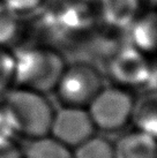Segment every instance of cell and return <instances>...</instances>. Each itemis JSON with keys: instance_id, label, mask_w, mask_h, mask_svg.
Listing matches in <instances>:
<instances>
[{"instance_id": "cell-8", "label": "cell", "mask_w": 157, "mask_h": 158, "mask_svg": "<svg viewBox=\"0 0 157 158\" xmlns=\"http://www.w3.org/2000/svg\"><path fill=\"white\" fill-rule=\"evenodd\" d=\"M141 0H97L96 14L108 28L126 30L140 16Z\"/></svg>"}, {"instance_id": "cell-5", "label": "cell", "mask_w": 157, "mask_h": 158, "mask_svg": "<svg viewBox=\"0 0 157 158\" xmlns=\"http://www.w3.org/2000/svg\"><path fill=\"white\" fill-rule=\"evenodd\" d=\"M108 73L114 85L129 90L148 83L154 69L148 56L128 44L111 54Z\"/></svg>"}, {"instance_id": "cell-6", "label": "cell", "mask_w": 157, "mask_h": 158, "mask_svg": "<svg viewBox=\"0 0 157 158\" xmlns=\"http://www.w3.org/2000/svg\"><path fill=\"white\" fill-rule=\"evenodd\" d=\"M96 131L87 107L61 105L54 111L49 135L74 149L95 135Z\"/></svg>"}, {"instance_id": "cell-15", "label": "cell", "mask_w": 157, "mask_h": 158, "mask_svg": "<svg viewBox=\"0 0 157 158\" xmlns=\"http://www.w3.org/2000/svg\"><path fill=\"white\" fill-rule=\"evenodd\" d=\"M15 84V57L9 48L0 46V95Z\"/></svg>"}, {"instance_id": "cell-17", "label": "cell", "mask_w": 157, "mask_h": 158, "mask_svg": "<svg viewBox=\"0 0 157 158\" xmlns=\"http://www.w3.org/2000/svg\"><path fill=\"white\" fill-rule=\"evenodd\" d=\"M18 134L14 123L2 104H0V143L6 141L16 140Z\"/></svg>"}, {"instance_id": "cell-14", "label": "cell", "mask_w": 157, "mask_h": 158, "mask_svg": "<svg viewBox=\"0 0 157 158\" xmlns=\"http://www.w3.org/2000/svg\"><path fill=\"white\" fill-rule=\"evenodd\" d=\"M21 18L0 1V46L9 48L19 40L23 28Z\"/></svg>"}, {"instance_id": "cell-18", "label": "cell", "mask_w": 157, "mask_h": 158, "mask_svg": "<svg viewBox=\"0 0 157 158\" xmlns=\"http://www.w3.org/2000/svg\"><path fill=\"white\" fill-rule=\"evenodd\" d=\"M0 158H24L23 148H21L16 140L6 141L0 143Z\"/></svg>"}, {"instance_id": "cell-3", "label": "cell", "mask_w": 157, "mask_h": 158, "mask_svg": "<svg viewBox=\"0 0 157 158\" xmlns=\"http://www.w3.org/2000/svg\"><path fill=\"white\" fill-rule=\"evenodd\" d=\"M104 85V77L96 66L76 61L66 65L53 91L61 105L87 107Z\"/></svg>"}, {"instance_id": "cell-9", "label": "cell", "mask_w": 157, "mask_h": 158, "mask_svg": "<svg viewBox=\"0 0 157 158\" xmlns=\"http://www.w3.org/2000/svg\"><path fill=\"white\" fill-rule=\"evenodd\" d=\"M113 150L114 158H157V139L134 128L118 137Z\"/></svg>"}, {"instance_id": "cell-11", "label": "cell", "mask_w": 157, "mask_h": 158, "mask_svg": "<svg viewBox=\"0 0 157 158\" xmlns=\"http://www.w3.org/2000/svg\"><path fill=\"white\" fill-rule=\"evenodd\" d=\"M131 123L134 128L157 139V88L134 97Z\"/></svg>"}, {"instance_id": "cell-2", "label": "cell", "mask_w": 157, "mask_h": 158, "mask_svg": "<svg viewBox=\"0 0 157 158\" xmlns=\"http://www.w3.org/2000/svg\"><path fill=\"white\" fill-rule=\"evenodd\" d=\"M1 104L8 112L18 136L32 140L49 135L56 109L46 94L16 85L5 92Z\"/></svg>"}, {"instance_id": "cell-19", "label": "cell", "mask_w": 157, "mask_h": 158, "mask_svg": "<svg viewBox=\"0 0 157 158\" xmlns=\"http://www.w3.org/2000/svg\"><path fill=\"white\" fill-rule=\"evenodd\" d=\"M149 1H150V2H153L154 5H156L157 6V0H149Z\"/></svg>"}, {"instance_id": "cell-1", "label": "cell", "mask_w": 157, "mask_h": 158, "mask_svg": "<svg viewBox=\"0 0 157 158\" xmlns=\"http://www.w3.org/2000/svg\"><path fill=\"white\" fill-rule=\"evenodd\" d=\"M15 84L18 87L49 94L54 90L66 62L53 46L31 45L14 51Z\"/></svg>"}, {"instance_id": "cell-7", "label": "cell", "mask_w": 157, "mask_h": 158, "mask_svg": "<svg viewBox=\"0 0 157 158\" xmlns=\"http://www.w3.org/2000/svg\"><path fill=\"white\" fill-rule=\"evenodd\" d=\"M96 9L89 7L84 0H66L48 14L49 30L57 36L74 37L91 28Z\"/></svg>"}, {"instance_id": "cell-12", "label": "cell", "mask_w": 157, "mask_h": 158, "mask_svg": "<svg viewBox=\"0 0 157 158\" xmlns=\"http://www.w3.org/2000/svg\"><path fill=\"white\" fill-rule=\"evenodd\" d=\"M23 155L24 158H73L72 149L51 135L29 140Z\"/></svg>"}, {"instance_id": "cell-4", "label": "cell", "mask_w": 157, "mask_h": 158, "mask_svg": "<svg viewBox=\"0 0 157 158\" xmlns=\"http://www.w3.org/2000/svg\"><path fill=\"white\" fill-rule=\"evenodd\" d=\"M134 96L128 89L118 85L103 87L87 106L96 129L114 133L122 131L132 121Z\"/></svg>"}, {"instance_id": "cell-13", "label": "cell", "mask_w": 157, "mask_h": 158, "mask_svg": "<svg viewBox=\"0 0 157 158\" xmlns=\"http://www.w3.org/2000/svg\"><path fill=\"white\" fill-rule=\"evenodd\" d=\"M72 152L73 158H114L113 142L95 134L72 149Z\"/></svg>"}, {"instance_id": "cell-10", "label": "cell", "mask_w": 157, "mask_h": 158, "mask_svg": "<svg viewBox=\"0 0 157 158\" xmlns=\"http://www.w3.org/2000/svg\"><path fill=\"white\" fill-rule=\"evenodd\" d=\"M129 45L147 56L157 54V9L140 16L127 28Z\"/></svg>"}, {"instance_id": "cell-16", "label": "cell", "mask_w": 157, "mask_h": 158, "mask_svg": "<svg viewBox=\"0 0 157 158\" xmlns=\"http://www.w3.org/2000/svg\"><path fill=\"white\" fill-rule=\"evenodd\" d=\"M0 1L20 16L35 13L38 9L43 8L46 4V0H0Z\"/></svg>"}]
</instances>
